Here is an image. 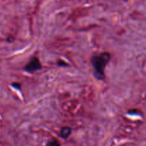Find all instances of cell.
Returning a JSON list of instances; mask_svg holds the SVG:
<instances>
[{"instance_id":"4","label":"cell","mask_w":146,"mask_h":146,"mask_svg":"<svg viewBox=\"0 0 146 146\" xmlns=\"http://www.w3.org/2000/svg\"><path fill=\"white\" fill-rule=\"evenodd\" d=\"M46 146H60V143L57 140L53 139L50 141L49 142H48V143L46 144Z\"/></svg>"},{"instance_id":"3","label":"cell","mask_w":146,"mask_h":146,"mask_svg":"<svg viewBox=\"0 0 146 146\" xmlns=\"http://www.w3.org/2000/svg\"><path fill=\"white\" fill-rule=\"evenodd\" d=\"M71 129L69 127H64L61 128V132H60V135L62 138H66L71 135Z\"/></svg>"},{"instance_id":"1","label":"cell","mask_w":146,"mask_h":146,"mask_svg":"<svg viewBox=\"0 0 146 146\" xmlns=\"http://www.w3.org/2000/svg\"><path fill=\"white\" fill-rule=\"evenodd\" d=\"M111 58V56L108 53L104 52L99 55L94 56L91 58V63L94 68V76L98 79L103 80L105 78L104 75V69L106 66Z\"/></svg>"},{"instance_id":"2","label":"cell","mask_w":146,"mask_h":146,"mask_svg":"<svg viewBox=\"0 0 146 146\" xmlns=\"http://www.w3.org/2000/svg\"><path fill=\"white\" fill-rule=\"evenodd\" d=\"M41 67V63H40L39 60L36 57H34L31 58V61H29L28 64L25 66V70L28 72H34V71H36V70L40 69Z\"/></svg>"}]
</instances>
